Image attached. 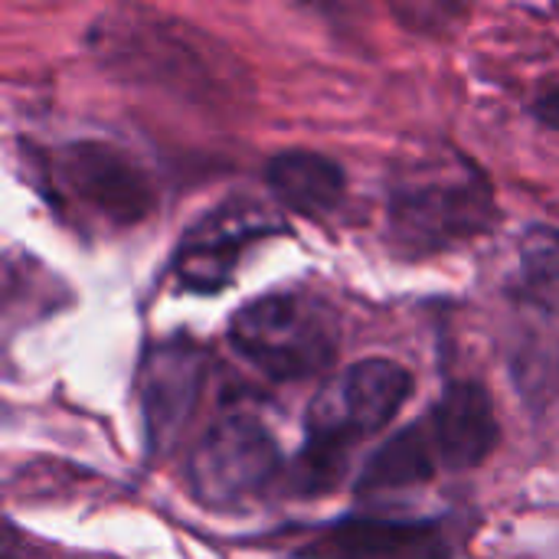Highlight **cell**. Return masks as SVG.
Returning <instances> with one entry per match:
<instances>
[{
  "mask_svg": "<svg viewBox=\"0 0 559 559\" xmlns=\"http://www.w3.org/2000/svg\"><path fill=\"white\" fill-rule=\"evenodd\" d=\"M56 174L75 203L111 226H131L144 219L154 206L144 170L111 144L79 141L62 147Z\"/></svg>",
  "mask_w": 559,
  "mask_h": 559,
  "instance_id": "5b68a950",
  "label": "cell"
},
{
  "mask_svg": "<svg viewBox=\"0 0 559 559\" xmlns=\"http://www.w3.org/2000/svg\"><path fill=\"white\" fill-rule=\"evenodd\" d=\"M413 396V373L393 360H357L331 377L305 416V449L298 459V491H331L347 455L383 432Z\"/></svg>",
  "mask_w": 559,
  "mask_h": 559,
  "instance_id": "6da1fadb",
  "label": "cell"
},
{
  "mask_svg": "<svg viewBox=\"0 0 559 559\" xmlns=\"http://www.w3.org/2000/svg\"><path fill=\"white\" fill-rule=\"evenodd\" d=\"M229 344L265 377L292 383L318 377L334 364L341 328L318 295L272 292L233 314Z\"/></svg>",
  "mask_w": 559,
  "mask_h": 559,
  "instance_id": "3957f363",
  "label": "cell"
},
{
  "mask_svg": "<svg viewBox=\"0 0 559 559\" xmlns=\"http://www.w3.org/2000/svg\"><path fill=\"white\" fill-rule=\"evenodd\" d=\"M495 200L485 177L462 157L406 167L390 197L393 239L409 255H432L488 229Z\"/></svg>",
  "mask_w": 559,
  "mask_h": 559,
  "instance_id": "7a4b0ae2",
  "label": "cell"
},
{
  "mask_svg": "<svg viewBox=\"0 0 559 559\" xmlns=\"http://www.w3.org/2000/svg\"><path fill=\"white\" fill-rule=\"evenodd\" d=\"M439 472V459L432 452L426 423H413L393 439H386L364 465L357 478V495H386L426 485Z\"/></svg>",
  "mask_w": 559,
  "mask_h": 559,
  "instance_id": "8fae6325",
  "label": "cell"
},
{
  "mask_svg": "<svg viewBox=\"0 0 559 559\" xmlns=\"http://www.w3.org/2000/svg\"><path fill=\"white\" fill-rule=\"evenodd\" d=\"M269 190L275 200L308 219H324L334 213L347 193V177L341 164L314 151H282L265 167Z\"/></svg>",
  "mask_w": 559,
  "mask_h": 559,
  "instance_id": "30bf717a",
  "label": "cell"
},
{
  "mask_svg": "<svg viewBox=\"0 0 559 559\" xmlns=\"http://www.w3.org/2000/svg\"><path fill=\"white\" fill-rule=\"evenodd\" d=\"M0 559H43L36 550H26L16 544L13 534H0Z\"/></svg>",
  "mask_w": 559,
  "mask_h": 559,
  "instance_id": "4fadbf2b",
  "label": "cell"
},
{
  "mask_svg": "<svg viewBox=\"0 0 559 559\" xmlns=\"http://www.w3.org/2000/svg\"><path fill=\"white\" fill-rule=\"evenodd\" d=\"M275 219L255 203H223L187 229L177 255L174 275L190 292H219L233 282L242 255L265 236H272Z\"/></svg>",
  "mask_w": 559,
  "mask_h": 559,
  "instance_id": "8992f818",
  "label": "cell"
},
{
  "mask_svg": "<svg viewBox=\"0 0 559 559\" xmlns=\"http://www.w3.org/2000/svg\"><path fill=\"white\" fill-rule=\"evenodd\" d=\"M452 540L436 521L341 518L295 544V559H452Z\"/></svg>",
  "mask_w": 559,
  "mask_h": 559,
  "instance_id": "52a82bcc",
  "label": "cell"
},
{
  "mask_svg": "<svg viewBox=\"0 0 559 559\" xmlns=\"http://www.w3.org/2000/svg\"><path fill=\"white\" fill-rule=\"evenodd\" d=\"M439 468L468 472L488 462L501 429L491 393L481 383H455L442 393L429 416H423Z\"/></svg>",
  "mask_w": 559,
  "mask_h": 559,
  "instance_id": "9c48e42d",
  "label": "cell"
},
{
  "mask_svg": "<svg viewBox=\"0 0 559 559\" xmlns=\"http://www.w3.org/2000/svg\"><path fill=\"white\" fill-rule=\"evenodd\" d=\"M206 380V357L197 344L164 341L141 364V419L151 452L170 449L187 429Z\"/></svg>",
  "mask_w": 559,
  "mask_h": 559,
  "instance_id": "ba28073f",
  "label": "cell"
},
{
  "mask_svg": "<svg viewBox=\"0 0 559 559\" xmlns=\"http://www.w3.org/2000/svg\"><path fill=\"white\" fill-rule=\"evenodd\" d=\"M282 468L272 432L252 416H223L193 449L190 488L213 511H233L269 491Z\"/></svg>",
  "mask_w": 559,
  "mask_h": 559,
  "instance_id": "277c9868",
  "label": "cell"
},
{
  "mask_svg": "<svg viewBox=\"0 0 559 559\" xmlns=\"http://www.w3.org/2000/svg\"><path fill=\"white\" fill-rule=\"evenodd\" d=\"M524 282L534 288V298L540 295L547 311H554L557 301V236L554 229H537L524 242Z\"/></svg>",
  "mask_w": 559,
  "mask_h": 559,
  "instance_id": "7c38bea8",
  "label": "cell"
}]
</instances>
